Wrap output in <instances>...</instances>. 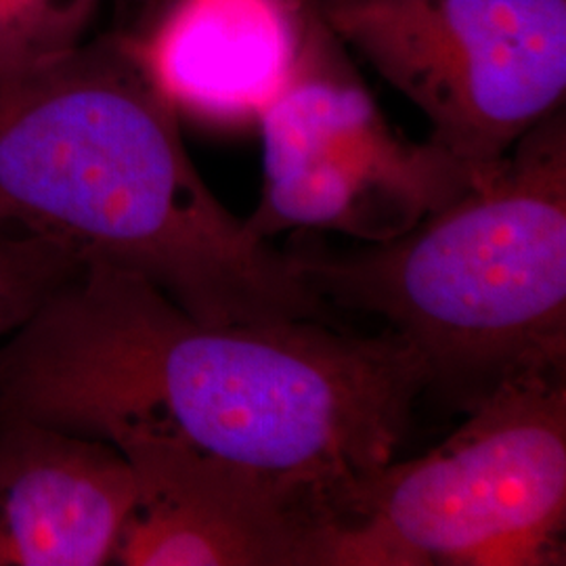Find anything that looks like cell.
Wrapping results in <instances>:
<instances>
[{"label": "cell", "instance_id": "cell-9", "mask_svg": "<svg viewBox=\"0 0 566 566\" xmlns=\"http://www.w3.org/2000/svg\"><path fill=\"white\" fill-rule=\"evenodd\" d=\"M306 11L308 0H175L133 41L179 116L235 126L287 81Z\"/></svg>", "mask_w": 566, "mask_h": 566}, {"label": "cell", "instance_id": "cell-10", "mask_svg": "<svg viewBox=\"0 0 566 566\" xmlns=\"http://www.w3.org/2000/svg\"><path fill=\"white\" fill-rule=\"evenodd\" d=\"M103 0H0V84L36 74L86 41Z\"/></svg>", "mask_w": 566, "mask_h": 566}, {"label": "cell", "instance_id": "cell-4", "mask_svg": "<svg viewBox=\"0 0 566 566\" xmlns=\"http://www.w3.org/2000/svg\"><path fill=\"white\" fill-rule=\"evenodd\" d=\"M566 371L495 386L441 446L390 462L329 533L325 566L565 565Z\"/></svg>", "mask_w": 566, "mask_h": 566}, {"label": "cell", "instance_id": "cell-8", "mask_svg": "<svg viewBox=\"0 0 566 566\" xmlns=\"http://www.w3.org/2000/svg\"><path fill=\"white\" fill-rule=\"evenodd\" d=\"M133 495L116 447L41 422H0V566L114 563Z\"/></svg>", "mask_w": 566, "mask_h": 566}, {"label": "cell", "instance_id": "cell-7", "mask_svg": "<svg viewBox=\"0 0 566 566\" xmlns=\"http://www.w3.org/2000/svg\"><path fill=\"white\" fill-rule=\"evenodd\" d=\"M114 447L135 481L114 563L325 566L338 514L317 489L163 441Z\"/></svg>", "mask_w": 566, "mask_h": 566}, {"label": "cell", "instance_id": "cell-1", "mask_svg": "<svg viewBox=\"0 0 566 566\" xmlns=\"http://www.w3.org/2000/svg\"><path fill=\"white\" fill-rule=\"evenodd\" d=\"M426 388L420 359L390 332L206 324L97 263L0 343V422L189 447L313 486L338 516L395 460Z\"/></svg>", "mask_w": 566, "mask_h": 566}, {"label": "cell", "instance_id": "cell-11", "mask_svg": "<svg viewBox=\"0 0 566 566\" xmlns=\"http://www.w3.org/2000/svg\"><path fill=\"white\" fill-rule=\"evenodd\" d=\"M84 263L0 212V343L25 324Z\"/></svg>", "mask_w": 566, "mask_h": 566}, {"label": "cell", "instance_id": "cell-6", "mask_svg": "<svg viewBox=\"0 0 566 566\" xmlns=\"http://www.w3.org/2000/svg\"><path fill=\"white\" fill-rule=\"evenodd\" d=\"M315 2V0H313ZM325 23L485 172L565 105L566 0H317Z\"/></svg>", "mask_w": 566, "mask_h": 566}, {"label": "cell", "instance_id": "cell-2", "mask_svg": "<svg viewBox=\"0 0 566 566\" xmlns=\"http://www.w3.org/2000/svg\"><path fill=\"white\" fill-rule=\"evenodd\" d=\"M179 114L112 30L0 84V212L82 263L135 273L206 324L327 322L287 254L214 198Z\"/></svg>", "mask_w": 566, "mask_h": 566}, {"label": "cell", "instance_id": "cell-3", "mask_svg": "<svg viewBox=\"0 0 566 566\" xmlns=\"http://www.w3.org/2000/svg\"><path fill=\"white\" fill-rule=\"evenodd\" d=\"M285 254L329 306L382 317L428 388L468 409L514 376L566 371L565 109L399 238Z\"/></svg>", "mask_w": 566, "mask_h": 566}, {"label": "cell", "instance_id": "cell-12", "mask_svg": "<svg viewBox=\"0 0 566 566\" xmlns=\"http://www.w3.org/2000/svg\"><path fill=\"white\" fill-rule=\"evenodd\" d=\"M172 2L175 0H114L116 4L114 30L135 39L158 20Z\"/></svg>", "mask_w": 566, "mask_h": 566}, {"label": "cell", "instance_id": "cell-5", "mask_svg": "<svg viewBox=\"0 0 566 566\" xmlns=\"http://www.w3.org/2000/svg\"><path fill=\"white\" fill-rule=\"evenodd\" d=\"M256 122L263 193L243 221L264 242L283 231L388 242L481 175L390 126L313 0L294 67Z\"/></svg>", "mask_w": 566, "mask_h": 566}]
</instances>
